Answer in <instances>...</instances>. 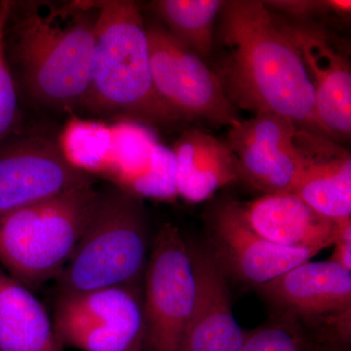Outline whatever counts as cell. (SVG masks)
I'll list each match as a JSON object with an SVG mask.
<instances>
[{
	"instance_id": "cell-14",
	"label": "cell",
	"mask_w": 351,
	"mask_h": 351,
	"mask_svg": "<svg viewBox=\"0 0 351 351\" xmlns=\"http://www.w3.org/2000/svg\"><path fill=\"white\" fill-rule=\"evenodd\" d=\"M212 237L217 250L215 257L223 269L226 267L240 280L258 287L320 252L287 248L263 239L246 223L235 202L219 208L212 223Z\"/></svg>"
},
{
	"instance_id": "cell-2",
	"label": "cell",
	"mask_w": 351,
	"mask_h": 351,
	"mask_svg": "<svg viewBox=\"0 0 351 351\" xmlns=\"http://www.w3.org/2000/svg\"><path fill=\"white\" fill-rule=\"evenodd\" d=\"M221 14L226 59L218 76L233 107L279 115L329 138L318 121L313 82L301 55L263 1H226Z\"/></svg>"
},
{
	"instance_id": "cell-8",
	"label": "cell",
	"mask_w": 351,
	"mask_h": 351,
	"mask_svg": "<svg viewBox=\"0 0 351 351\" xmlns=\"http://www.w3.org/2000/svg\"><path fill=\"white\" fill-rule=\"evenodd\" d=\"M145 350L182 351L193 313L195 276L191 248L165 223L152 245L143 283Z\"/></svg>"
},
{
	"instance_id": "cell-10",
	"label": "cell",
	"mask_w": 351,
	"mask_h": 351,
	"mask_svg": "<svg viewBox=\"0 0 351 351\" xmlns=\"http://www.w3.org/2000/svg\"><path fill=\"white\" fill-rule=\"evenodd\" d=\"M258 288L284 313L326 323L337 343L350 339L351 270L330 258L309 260Z\"/></svg>"
},
{
	"instance_id": "cell-26",
	"label": "cell",
	"mask_w": 351,
	"mask_h": 351,
	"mask_svg": "<svg viewBox=\"0 0 351 351\" xmlns=\"http://www.w3.org/2000/svg\"><path fill=\"white\" fill-rule=\"evenodd\" d=\"M0 351H1V350H0Z\"/></svg>"
},
{
	"instance_id": "cell-7",
	"label": "cell",
	"mask_w": 351,
	"mask_h": 351,
	"mask_svg": "<svg viewBox=\"0 0 351 351\" xmlns=\"http://www.w3.org/2000/svg\"><path fill=\"white\" fill-rule=\"evenodd\" d=\"M152 82L157 97L176 121L232 126L239 121L218 75L204 60L159 24L145 25Z\"/></svg>"
},
{
	"instance_id": "cell-4",
	"label": "cell",
	"mask_w": 351,
	"mask_h": 351,
	"mask_svg": "<svg viewBox=\"0 0 351 351\" xmlns=\"http://www.w3.org/2000/svg\"><path fill=\"white\" fill-rule=\"evenodd\" d=\"M100 198L94 184L0 214V263L27 289L57 279Z\"/></svg>"
},
{
	"instance_id": "cell-11",
	"label": "cell",
	"mask_w": 351,
	"mask_h": 351,
	"mask_svg": "<svg viewBox=\"0 0 351 351\" xmlns=\"http://www.w3.org/2000/svg\"><path fill=\"white\" fill-rule=\"evenodd\" d=\"M298 130L291 120L270 113L233 123L226 144L237 159L239 175L265 195L293 193L302 169Z\"/></svg>"
},
{
	"instance_id": "cell-23",
	"label": "cell",
	"mask_w": 351,
	"mask_h": 351,
	"mask_svg": "<svg viewBox=\"0 0 351 351\" xmlns=\"http://www.w3.org/2000/svg\"><path fill=\"white\" fill-rule=\"evenodd\" d=\"M267 7L290 14L297 21H304L315 16H339V18L350 17L351 2L350 0H304V1H292V0H278V1H263Z\"/></svg>"
},
{
	"instance_id": "cell-18",
	"label": "cell",
	"mask_w": 351,
	"mask_h": 351,
	"mask_svg": "<svg viewBox=\"0 0 351 351\" xmlns=\"http://www.w3.org/2000/svg\"><path fill=\"white\" fill-rule=\"evenodd\" d=\"M172 152L178 195L189 202L209 199L240 176L237 159L228 144L199 129L182 132Z\"/></svg>"
},
{
	"instance_id": "cell-25",
	"label": "cell",
	"mask_w": 351,
	"mask_h": 351,
	"mask_svg": "<svg viewBox=\"0 0 351 351\" xmlns=\"http://www.w3.org/2000/svg\"><path fill=\"white\" fill-rule=\"evenodd\" d=\"M315 351H348L343 348L341 345H338V343H335V345H327V346H320L318 345L317 348H316Z\"/></svg>"
},
{
	"instance_id": "cell-9",
	"label": "cell",
	"mask_w": 351,
	"mask_h": 351,
	"mask_svg": "<svg viewBox=\"0 0 351 351\" xmlns=\"http://www.w3.org/2000/svg\"><path fill=\"white\" fill-rule=\"evenodd\" d=\"M95 182L69 161L59 138L21 130L0 142V214Z\"/></svg>"
},
{
	"instance_id": "cell-20",
	"label": "cell",
	"mask_w": 351,
	"mask_h": 351,
	"mask_svg": "<svg viewBox=\"0 0 351 351\" xmlns=\"http://www.w3.org/2000/svg\"><path fill=\"white\" fill-rule=\"evenodd\" d=\"M225 4L221 0H156L151 7L173 38L204 60L213 51L215 22Z\"/></svg>"
},
{
	"instance_id": "cell-3",
	"label": "cell",
	"mask_w": 351,
	"mask_h": 351,
	"mask_svg": "<svg viewBox=\"0 0 351 351\" xmlns=\"http://www.w3.org/2000/svg\"><path fill=\"white\" fill-rule=\"evenodd\" d=\"M98 9L91 83L83 108L145 125L175 122L152 82L147 27L130 0H93ZM177 122V121H176Z\"/></svg>"
},
{
	"instance_id": "cell-1",
	"label": "cell",
	"mask_w": 351,
	"mask_h": 351,
	"mask_svg": "<svg viewBox=\"0 0 351 351\" xmlns=\"http://www.w3.org/2000/svg\"><path fill=\"white\" fill-rule=\"evenodd\" d=\"M97 19L93 0H10L4 52L18 92L51 110L82 108L91 83Z\"/></svg>"
},
{
	"instance_id": "cell-15",
	"label": "cell",
	"mask_w": 351,
	"mask_h": 351,
	"mask_svg": "<svg viewBox=\"0 0 351 351\" xmlns=\"http://www.w3.org/2000/svg\"><path fill=\"white\" fill-rule=\"evenodd\" d=\"M195 298L182 351H240L246 335L235 319L225 270L209 252L191 248Z\"/></svg>"
},
{
	"instance_id": "cell-16",
	"label": "cell",
	"mask_w": 351,
	"mask_h": 351,
	"mask_svg": "<svg viewBox=\"0 0 351 351\" xmlns=\"http://www.w3.org/2000/svg\"><path fill=\"white\" fill-rule=\"evenodd\" d=\"M295 144L302 169L293 193L335 223L350 219V152L332 138L302 129Z\"/></svg>"
},
{
	"instance_id": "cell-19",
	"label": "cell",
	"mask_w": 351,
	"mask_h": 351,
	"mask_svg": "<svg viewBox=\"0 0 351 351\" xmlns=\"http://www.w3.org/2000/svg\"><path fill=\"white\" fill-rule=\"evenodd\" d=\"M54 326L29 289L0 270V350L60 351Z\"/></svg>"
},
{
	"instance_id": "cell-17",
	"label": "cell",
	"mask_w": 351,
	"mask_h": 351,
	"mask_svg": "<svg viewBox=\"0 0 351 351\" xmlns=\"http://www.w3.org/2000/svg\"><path fill=\"white\" fill-rule=\"evenodd\" d=\"M239 206L254 232L287 248L322 251L332 246L338 232V223L294 193H269Z\"/></svg>"
},
{
	"instance_id": "cell-22",
	"label": "cell",
	"mask_w": 351,
	"mask_h": 351,
	"mask_svg": "<svg viewBox=\"0 0 351 351\" xmlns=\"http://www.w3.org/2000/svg\"><path fill=\"white\" fill-rule=\"evenodd\" d=\"M10 0L0 1V142L21 131L19 92L4 52V29Z\"/></svg>"
},
{
	"instance_id": "cell-24",
	"label": "cell",
	"mask_w": 351,
	"mask_h": 351,
	"mask_svg": "<svg viewBox=\"0 0 351 351\" xmlns=\"http://www.w3.org/2000/svg\"><path fill=\"white\" fill-rule=\"evenodd\" d=\"M334 252L330 260L351 270V219L338 223Z\"/></svg>"
},
{
	"instance_id": "cell-21",
	"label": "cell",
	"mask_w": 351,
	"mask_h": 351,
	"mask_svg": "<svg viewBox=\"0 0 351 351\" xmlns=\"http://www.w3.org/2000/svg\"><path fill=\"white\" fill-rule=\"evenodd\" d=\"M317 346L301 321L283 313L247 334L240 351H315Z\"/></svg>"
},
{
	"instance_id": "cell-5",
	"label": "cell",
	"mask_w": 351,
	"mask_h": 351,
	"mask_svg": "<svg viewBox=\"0 0 351 351\" xmlns=\"http://www.w3.org/2000/svg\"><path fill=\"white\" fill-rule=\"evenodd\" d=\"M149 253L142 198L112 186L100 191L93 216L58 285L62 293L143 285Z\"/></svg>"
},
{
	"instance_id": "cell-13",
	"label": "cell",
	"mask_w": 351,
	"mask_h": 351,
	"mask_svg": "<svg viewBox=\"0 0 351 351\" xmlns=\"http://www.w3.org/2000/svg\"><path fill=\"white\" fill-rule=\"evenodd\" d=\"M277 25L301 55L315 95L316 115L328 137L350 138V62L321 27L311 23L277 21Z\"/></svg>"
},
{
	"instance_id": "cell-12",
	"label": "cell",
	"mask_w": 351,
	"mask_h": 351,
	"mask_svg": "<svg viewBox=\"0 0 351 351\" xmlns=\"http://www.w3.org/2000/svg\"><path fill=\"white\" fill-rule=\"evenodd\" d=\"M99 172L112 175L119 188L140 198L172 200L178 195L172 149L138 122L122 120L110 125Z\"/></svg>"
},
{
	"instance_id": "cell-6",
	"label": "cell",
	"mask_w": 351,
	"mask_h": 351,
	"mask_svg": "<svg viewBox=\"0 0 351 351\" xmlns=\"http://www.w3.org/2000/svg\"><path fill=\"white\" fill-rule=\"evenodd\" d=\"M53 326L60 346L82 351H145L143 285L62 293Z\"/></svg>"
}]
</instances>
